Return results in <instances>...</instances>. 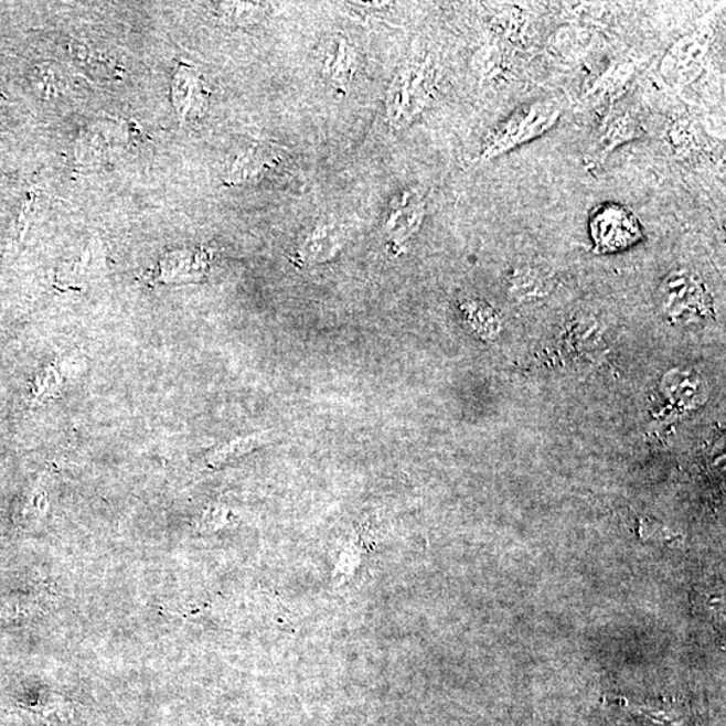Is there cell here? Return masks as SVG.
<instances>
[{"label":"cell","mask_w":726,"mask_h":726,"mask_svg":"<svg viewBox=\"0 0 726 726\" xmlns=\"http://www.w3.org/2000/svg\"><path fill=\"white\" fill-rule=\"evenodd\" d=\"M562 114L563 108L557 100H537L516 108L485 138L478 161L490 162L516 147L543 137L556 126Z\"/></svg>","instance_id":"obj_1"},{"label":"cell","mask_w":726,"mask_h":726,"mask_svg":"<svg viewBox=\"0 0 726 726\" xmlns=\"http://www.w3.org/2000/svg\"><path fill=\"white\" fill-rule=\"evenodd\" d=\"M436 92V70L427 55L398 67L386 95L387 120L395 128L410 125L429 106Z\"/></svg>","instance_id":"obj_2"},{"label":"cell","mask_w":726,"mask_h":726,"mask_svg":"<svg viewBox=\"0 0 726 726\" xmlns=\"http://www.w3.org/2000/svg\"><path fill=\"white\" fill-rule=\"evenodd\" d=\"M713 35H715V23L709 20L676 40L661 61L662 82L674 89L685 88L697 82L705 70Z\"/></svg>","instance_id":"obj_3"},{"label":"cell","mask_w":726,"mask_h":726,"mask_svg":"<svg viewBox=\"0 0 726 726\" xmlns=\"http://www.w3.org/2000/svg\"><path fill=\"white\" fill-rule=\"evenodd\" d=\"M590 237L596 249L618 252L630 248L642 238V226L631 209L607 202L594 209L589 220Z\"/></svg>","instance_id":"obj_4"},{"label":"cell","mask_w":726,"mask_h":726,"mask_svg":"<svg viewBox=\"0 0 726 726\" xmlns=\"http://www.w3.org/2000/svg\"><path fill=\"white\" fill-rule=\"evenodd\" d=\"M660 301L664 313L676 321L707 317L713 309L709 292L687 270H675L666 276L660 288Z\"/></svg>","instance_id":"obj_5"},{"label":"cell","mask_w":726,"mask_h":726,"mask_svg":"<svg viewBox=\"0 0 726 726\" xmlns=\"http://www.w3.org/2000/svg\"><path fill=\"white\" fill-rule=\"evenodd\" d=\"M349 238V227L341 221L322 220L307 232L291 260L300 267L328 263L346 248Z\"/></svg>","instance_id":"obj_6"},{"label":"cell","mask_w":726,"mask_h":726,"mask_svg":"<svg viewBox=\"0 0 726 726\" xmlns=\"http://www.w3.org/2000/svg\"><path fill=\"white\" fill-rule=\"evenodd\" d=\"M645 129L631 110L611 107L601 120L598 137L588 152L590 164L605 162L618 147L643 138Z\"/></svg>","instance_id":"obj_7"},{"label":"cell","mask_w":726,"mask_h":726,"mask_svg":"<svg viewBox=\"0 0 726 726\" xmlns=\"http://www.w3.org/2000/svg\"><path fill=\"white\" fill-rule=\"evenodd\" d=\"M426 217V200L417 190H403L387 209L384 233L396 248L414 237Z\"/></svg>","instance_id":"obj_8"},{"label":"cell","mask_w":726,"mask_h":726,"mask_svg":"<svg viewBox=\"0 0 726 726\" xmlns=\"http://www.w3.org/2000/svg\"><path fill=\"white\" fill-rule=\"evenodd\" d=\"M278 152L266 145H252L236 153L225 170L226 186H239L263 180L278 168Z\"/></svg>","instance_id":"obj_9"},{"label":"cell","mask_w":726,"mask_h":726,"mask_svg":"<svg viewBox=\"0 0 726 726\" xmlns=\"http://www.w3.org/2000/svg\"><path fill=\"white\" fill-rule=\"evenodd\" d=\"M172 95L182 120L200 118L211 96L201 73L190 66H181L177 72Z\"/></svg>","instance_id":"obj_10"},{"label":"cell","mask_w":726,"mask_h":726,"mask_svg":"<svg viewBox=\"0 0 726 726\" xmlns=\"http://www.w3.org/2000/svg\"><path fill=\"white\" fill-rule=\"evenodd\" d=\"M360 58L353 43L346 36L338 35L325 49L323 75L338 89L346 90L359 72Z\"/></svg>","instance_id":"obj_11"},{"label":"cell","mask_w":726,"mask_h":726,"mask_svg":"<svg viewBox=\"0 0 726 726\" xmlns=\"http://www.w3.org/2000/svg\"><path fill=\"white\" fill-rule=\"evenodd\" d=\"M633 76H636L633 64H613L590 86L587 97L594 104H612L624 95Z\"/></svg>","instance_id":"obj_12"},{"label":"cell","mask_w":726,"mask_h":726,"mask_svg":"<svg viewBox=\"0 0 726 726\" xmlns=\"http://www.w3.org/2000/svg\"><path fill=\"white\" fill-rule=\"evenodd\" d=\"M211 263V252L201 249L184 252L170 260V279L199 281L206 275Z\"/></svg>","instance_id":"obj_13"},{"label":"cell","mask_w":726,"mask_h":726,"mask_svg":"<svg viewBox=\"0 0 726 726\" xmlns=\"http://www.w3.org/2000/svg\"><path fill=\"white\" fill-rule=\"evenodd\" d=\"M269 441L267 433L255 434L245 436L226 442V445L218 447L214 452L209 455L207 465L217 469V467L229 463L231 460L244 457V455L255 451L258 447L266 446Z\"/></svg>","instance_id":"obj_14"},{"label":"cell","mask_w":726,"mask_h":726,"mask_svg":"<svg viewBox=\"0 0 726 726\" xmlns=\"http://www.w3.org/2000/svg\"><path fill=\"white\" fill-rule=\"evenodd\" d=\"M459 307L471 328L482 332L483 335L494 334L500 329V317L485 301L467 298L460 301Z\"/></svg>","instance_id":"obj_15"},{"label":"cell","mask_w":726,"mask_h":726,"mask_svg":"<svg viewBox=\"0 0 726 726\" xmlns=\"http://www.w3.org/2000/svg\"><path fill=\"white\" fill-rule=\"evenodd\" d=\"M594 33L589 30L568 26L558 30L552 39V46L559 54L570 55L572 57V55H580L589 51V47L594 45Z\"/></svg>","instance_id":"obj_16"},{"label":"cell","mask_w":726,"mask_h":726,"mask_svg":"<svg viewBox=\"0 0 726 726\" xmlns=\"http://www.w3.org/2000/svg\"><path fill=\"white\" fill-rule=\"evenodd\" d=\"M267 6L266 3H218L217 12L227 21L248 23L266 14Z\"/></svg>","instance_id":"obj_17"},{"label":"cell","mask_w":726,"mask_h":726,"mask_svg":"<svg viewBox=\"0 0 726 726\" xmlns=\"http://www.w3.org/2000/svg\"><path fill=\"white\" fill-rule=\"evenodd\" d=\"M670 139H672L673 147L676 153H688L698 150L700 140L695 134L691 122H675V126L670 131Z\"/></svg>","instance_id":"obj_18"},{"label":"cell","mask_w":726,"mask_h":726,"mask_svg":"<svg viewBox=\"0 0 726 726\" xmlns=\"http://www.w3.org/2000/svg\"><path fill=\"white\" fill-rule=\"evenodd\" d=\"M226 522L227 513L225 512V509L212 508L207 510L205 515H203L201 525L203 531L215 532L218 531V529L224 527Z\"/></svg>","instance_id":"obj_19"}]
</instances>
